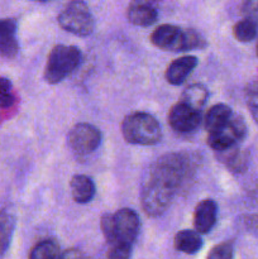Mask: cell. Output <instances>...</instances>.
Returning a JSON list of instances; mask_svg holds the SVG:
<instances>
[{"label":"cell","instance_id":"4","mask_svg":"<svg viewBox=\"0 0 258 259\" xmlns=\"http://www.w3.org/2000/svg\"><path fill=\"white\" fill-rule=\"evenodd\" d=\"M58 23L68 33L86 37L94 32L95 19L82 0H73L58 15Z\"/></svg>","mask_w":258,"mask_h":259},{"label":"cell","instance_id":"1","mask_svg":"<svg viewBox=\"0 0 258 259\" xmlns=\"http://www.w3.org/2000/svg\"><path fill=\"white\" fill-rule=\"evenodd\" d=\"M186 161L179 153H168L156 161L142 189V206L148 217L166 212L186 175Z\"/></svg>","mask_w":258,"mask_h":259},{"label":"cell","instance_id":"32","mask_svg":"<svg viewBox=\"0 0 258 259\" xmlns=\"http://www.w3.org/2000/svg\"><path fill=\"white\" fill-rule=\"evenodd\" d=\"M159 0H132L131 5H143V7H153Z\"/></svg>","mask_w":258,"mask_h":259},{"label":"cell","instance_id":"24","mask_svg":"<svg viewBox=\"0 0 258 259\" xmlns=\"http://www.w3.org/2000/svg\"><path fill=\"white\" fill-rule=\"evenodd\" d=\"M19 51V45L15 35L0 38V56L7 58H13Z\"/></svg>","mask_w":258,"mask_h":259},{"label":"cell","instance_id":"2","mask_svg":"<svg viewBox=\"0 0 258 259\" xmlns=\"http://www.w3.org/2000/svg\"><path fill=\"white\" fill-rule=\"evenodd\" d=\"M121 133L128 143L136 146H154L162 139V128L157 119L141 111L125 116Z\"/></svg>","mask_w":258,"mask_h":259},{"label":"cell","instance_id":"6","mask_svg":"<svg viewBox=\"0 0 258 259\" xmlns=\"http://www.w3.org/2000/svg\"><path fill=\"white\" fill-rule=\"evenodd\" d=\"M101 133L96 126L89 123H78L68 133L70 148L78 156H88L99 148Z\"/></svg>","mask_w":258,"mask_h":259},{"label":"cell","instance_id":"11","mask_svg":"<svg viewBox=\"0 0 258 259\" xmlns=\"http://www.w3.org/2000/svg\"><path fill=\"white\" fill-rule=\"evenodd\" d=\"M197 66V58L194 56H184L174 62L169 63L166 70V80L167 82L174 86H179L186 80L187 76L195 70Z\"/></svg>","mask_w":258,"mask_h":259},{"label":"cell","instance_id":"30","mask_svg":"<svg viewBox=\"0 0 258 259\" xmlns=\"http://www.w3.org/2000/svg\"><path fill=\"white\" fill-rule=\"evenodd\" d=\"M58 259H83L82 254H81L80 250L77 249H68L66 252L61 253V255Z\"/></svg>","mask_w":258,"mask_h":259},{"label":"cell","instance_id":"16","mask_svg":"<svg viewBox=\"0 0 258 259\" xmlns=\"http://www.w3.org/2000/svg\"><path fill=\"white\" fill-rule=\"evenodd\" d=\"M15 217L8 210H0V257H4L12 243Z\"/></svg>","mask_w":258,"mask_h":259},{"label":"cell","instance_id":"31","mask_svg":"<svg viewBox=\"0 0 258 259\" xmlns=\"http://www.w3.org/2000/svg\"><path fill=\"white\" fill-rule=\"evenodd\" d=\"M14 96L13 94H7V95L0 96V109H8L14 104Z\"/></svg>","mask_w":258,"mask_h":259},{"label":"cell","instance_id":"20","mask_svg":"<svg viewBox=\"0 0 258 259\" xmlns=\"http://www.w3.org/2000/svg\"><path fill=\"white\" fill-rule=\"evenodd\" d=\"M61 255L60 247L53 240H42L33 247L29 259H58Z\"/></svg>","mask_w":258,"mask_h":259},{"label":"cell","instance_id":"13","mask_svg":"<svg viewBox=\"0 0 258 259\" xmlns=\"http://www.w3.org/2000/svg\"><path fill=\"white\" fill-rule=\"evenodd\" d=\"M232 115V109L228 105H225V104H217V105L211 106L206 113V116H205V129L209 133L218 131V129L224 126L229 121Z\"/></svg>","mask_w":258,"mask_h":259},{"label":"cell","instance_id":"22","mask_svg":"<svg viewBox=\"0 0 258 259\" xmlns=\"http://www.w3.org/2000/svg\"><path fill=\"white\" fill-rule=\"evenodd\" d=\"M245 103L253 120L258 124V81H253L245 89Z\"/></svg>","mask_w":258,"mask_h":259},{"label":"cell","instance_id":"19","mask_svg":"<svg viewBox=\"0 0 258 259\" xmlns=\"http://www.w3.org/2000/svg\"><path fill=\"white\" fill-rule=\"evenodd\" d=\"M258 33V24L249 18L239 20L233 28V34L239 42L247 43L254 39Z\"/></svg>","mask_w":258,"mask_h":259},{"label":"cell","instance_id":"3","mask_svg":"<svg viewBox=\"0 0 258 259\" xmlns=\"http://www.w3.org/2000/svg\"><path fill=\"white\" fill-rule=\"evenodd\" d=\"M81 63V51L75 46L58 45L52 48L45 70V80L51 85L61 82Z\"/></svg>","mask_w":258,"mask_h":259},{"label":"cell","instance_id":"12","mask_svg":"<svg viewBox=\"0 0 258 259\" xmlns=\"http://www.w3.org/2000/svg\"><path fill=\"white\" fill-rule=\"evenodd\" d=\"M70 187L73 200L78 204H88L95 196V184L90 177L85 176V175L73 176L71 180Z\"/></svg>","mask_w":258,"mask_h":259},{"label":"cell","instance_id":"33","mask_svg":"<svg viewBox=\"0 0 258 259\" xmlns=\"http://www.w3.org/2000/svg\"><path fill=\"white\" fill-rule=\"evenodd\" d=\"M248 225H249V228H254L255 229H258V217H253V218H249V220H248Z\"/></svg>","mask_w":258,"mask_h":259},{"label":"cell","instance_id":"23","mask_svg":"<svg viewBox=\"0 0 258 259\" xmlns=\"http://www.w3.org/2000/svg\"><path fill=\"white\" fill-rule=\"evenodd\" d=\"M234 258V247L230 242L220 243L215 245L207 254L206 259H233Z\"/></svg>","mask_w":258,"mask_h":259},{"label":"cell","instance_id":"35","mask_svg":"<svg viewBox=\"0 0 258 259\" xmlns=\"http://www.w3.org/2000/svg\"><path fill=\"white\" fill-rule=\"evenodd\" d=\"M257 55H258V46H257Z\"/></svg>","mask_w":258,"mask_h":259},{"label":"cell","instance_id":"8","mask_svg":"<svg viewBox=\"0 0 258 259\" xmlns=\"http://www.w3.org/2000/svg\"><path fill=\"white\" fill-rule=\"evenodd\" d=\"M201 123V110L181 103L174 106L168 114V124L174 131L180 133L194 132Z\"/></svg>","mask_w":258,"mask_h":259},{"label":"cell","instance_id":"17","mask_svg":"<svg viewBox=\"0 0 258 259\" xmlns=\"http://www.w3.org/2000/svg\"><path fill=\"white\" fill-rule=\"evenodd\" d=\"M207 96H209V91L201 83H192V85L187 86L181 95V103L186 104V105L191 106V108L201 110L202 106L206 104Z\"/></svg>","mask_w":258,"mask_h":259},{"label":"cell","instance_id":"5","mask_svg":"<svg viewBox=\"0 0 258 259\" xmlns=\"http://www.w3.org/2000/svg\"><path fill=\"white\" fill-rule=\"evenodd\" d=\"M245 136H247V125L244 120L242 116L233 114L224 126L209 133L207 144L217 152L227 151L237 146L245 138Z\"/></svg>","mask_w":258,"mask_h":259},{"label":"cell","instance_id":"18","mask_svg":"<svg viewBox=\"0 0 258 259\" xmlns=\"http://www.w3.org/2000/svg\"><path fill=\"white\" fill-rule=\"evenodd\" d=\"M222 161L228 166V168L233 172H242L248 166V154L247 152L239 151L237 146L233 148L222 151Z\"/></svg>","mask_w":258,"mask_h":259},{"label":"cell","instance_id":"29","mask_svg":"<svg viewBox=\"0 0 258 259\" xmlns=\"http://www.w3.org/2000/svg\"><path fill=\"white\" fill-rule=\"evenodd\" d=\"M12 81L7 77H0V96L12 93Z\"/></svg>","mask_w":258,"mask_h":259},{"label":"cell","instance_id":"27","mask_svg":"<svg viewBox=\"0 0 258 259\" xmlns=\"http://www.w3.org/2000/svg\"><path fill=\"white\" fill-rule=\"evenodd\" d=\"M242 12L245 18L254 20L258 24V0H243Z\"/></svg>","mask_w":258,"mask_h":259},{"label":"cell","instance_id":"26","mask_svg":"<svg viewBox=\"0 0 258 259\" xmlns=\"http://www.w3.org/2000/svg\"><path fill=\"white\" fill-rule=\"evenodd\" d=\"M132 258V244L128 243H115L111 244L108 253V259H131Z\"/></svg>","mask_w":258,"mask_h":259},{"label":"cell","instance_id":"25","mask_svg":"<svg viewBox=\"0 0 258 259\" xmlns=\"http://www.w3.org/2000/svg\"><path fill=\"white\" fill-rule=\"evenodd\" d=\"M101 230H103V234L105 237V239L108 240L109 244H114L115 243V225H114V214H104L101 217L100 222Z\"/></svg>","mask_w":258,"mask_h":259},{"label":"cell","instance_id":"10","mask_svg":"<svg viewBox=\"0 0 258 259\" xmlns=\"http://www.w3.org/2000/svg\"><path fill=\"white\" fill-rule=\"evenodd\" d=\"M218 205L214 200H204L196 206L194 212V227L200 234H206L217 224Z\"/></svg>","mask_w":258,"mask_h":259},{"label":"cell","instance_id":"28","mask_svg":"<svg viewBox=\"0 0 258 259\" xmlns=\"http://www.w3.org/2000/svg\"><path fill=\"white\" fill-rule=\"evenodd\" d=\"M17 23L14 19H0V38L15 35Z\"/></svg>","mask_w":258,"mask_h":259},{"label":"cell","instance_id":"15","mask_svg":"<svg viewBox=\"0 0 258 259\" xmlns=\"http://www.w3.org/2000/svg\"><path fill=\"white\" fill-rule=\"evenodd\" d=\"M158 19V13L153 7H143V5H129L128 20L138 27H149L154 24Z\"/></svg>","mask_w":258,"mask_h":259},{"label":"cell","instance_id":"34","mask_svg":"<svg viewBox=\"0 0 258 259\" xmlns=\"http://www.w3.org/2000/svg\"><path fill=\"white\" fill-rule=\"evenodd\" d=\"M35 2H39V3H47V2H51V0H35Z\"/></svg>","mask_w":258,"mask_h":259},{"label":"cell","instance_id":"7","mask_svg":"<svg viewBox=\"0 0 258 259\" xmlns=\"http://www.w3.org/2000/svg\"><path fill=\"white\" fill-rule=\"evenodd\" d=\"M115 225V243H128L133 244L138 237L141 222L134 210L120 209L114 214ZM114 243V244H115Z\"/></svg>","mask_w":258,"mask_h":259},{"label":"cell","instance_id":"14","mask_svg":"<svg viewBox=\"0 0 258 259\" xmlns=\"http://www.w3.org/2000/svg\"><path fill=\"white\" fill-rule=\"evenodd\" d=\"M175 248L186 254H195L202 248V238L196 230H181L175 237Z\"/></svg>","mask_w":258,"mask_h":259},{"label":"cell","instance_id":"21","mask_svg":"<svg viewBox=\"0 0 258 259\" xmlns=\"http://www.w3.org/2000/svg\"><path fill=\"white\" fill-rule=\"evenodd\" d=\"M207 46L206 39L202 37L201 33L195 29L184 30V39H182V51L204 50Z\"/></svg>","mask_w":258,"mask_h":259},{"label":"cell","instance_id":"9","mask_svg":"<svg viewBox=\"0 0 258 259\" xmlns=\"http://www.w3.org/2000/svg\"><path fill=\"white\" fill-rule=\"evenodd\" d=\"M184 30L176 25L162 24L152 32L151 42L159 50L181 52Z\"/></svg>","mask_w":258,"mask_h":259}]
</instances>
